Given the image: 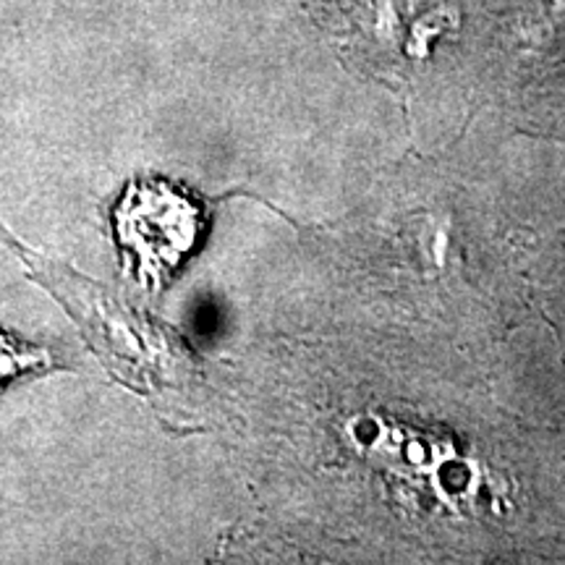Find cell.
Returning a JSON list of instances; mask_svg holds the SVG:
<instances>
[{
  "mask_svg": "<svg viewBox=\"0 0 565 565\" xmlns=\"http://www.w3.org/2000/svg\"><path fill=\"white\" fill-rule=\"evenodd\" d=\"M204 210L179 183L137 179L113 207V233L121 257L147 291H158L194 252Z\"/></svg>",
  "mask_w": 565,
  "mask_h": 565,
  "instance_id": "cell-1",
  "label": "cell"
},
{
  "mask_svg": "<svg viewBox=\"0 0 565 565\" xmlns=\"http://www.w3.org/2000/svg\"><path fill=\"white\" fill-rule=\"evenodd\" d=\"M45 353L26 349L13 341V338L0 333V380L13 377L24 370H38V364H45Z\"/></svg>",
  "mask_w": 565,
  "mask_h": 565,
  "instance_id": "cell-2",
  "label": "cell"
}]
</instances>
